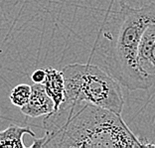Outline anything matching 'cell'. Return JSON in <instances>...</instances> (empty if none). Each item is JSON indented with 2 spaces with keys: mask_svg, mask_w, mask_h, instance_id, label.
<instances>
[{
  "mask_svg": "<svg viewBox=\"0 0 155 148\" xmlns=\"http://www.w3.org/2000/svg\"><path fill=\"white\" fill-rule=\"evenodd\" d=\"M43 124L44 136L31 148L155 147L137 138L120 114L86 101H64L57 111L45 115Z\"/></svg>",
  "mask_w": 155,
  "mask_h": 148,
  "instance_id": "cell-1",
  "label": "cell"
},
{
  "mask_svg": "<svg viewBox=\"0 0 155 148\" xmlns=\"http://www.w3.org/2000/svg\"><path fill=\"white\" fill-rule=\"evenodd\" d=\"M115 40L110 48L108 68L111 76L130 90H147L154 77L143 74L137 63L140 39L149 24H155V2L139 8L123 5Z\"/></svg>",
  "mask_w": 155,
  "mask_h": 148,
  "instance_id": "cell-2",
  "label": "cell"
},
{
  "mask_svg": "<svg viewBox=\"0 0 155 148\" xmlns=\"http://www.w3.org/2000/svg\"><path fill=\"white\" fill-rule=\"evenodd\" d=\"M65 101H86L121 114L124 98L117 80L97 66L70 64L62 70Z\"/></svg>",
  "mask_w": 155,
  "mask_h": 148,
  "instance_id": "cell-3",
  "label": "cell"
},
{
  "mask_svg": "<svg viewBox=\"0 0 155 148\" xmlns=\"http://www.w3.org/2000/svg\"><path fill=\"white\" fill-rule=\"evenodd\" d=\"M137 63L146 76L155 79V24L144 30L137 50Z\"/></svg>",
  "mask_w": 155,
  "mask_h": 148,
  "instance_id": "cell-4",
  "label": "cell"
},
{
  "mask_svg": "<svg viewBox=\"0 0 155 148\" xmlns=\"http://www.w3.org/2000/svg\"><path fill=\"white\" fill-rule=\"evenodd\" d=\"M23 114L30 117L45 116L54 111V101L46 93L43 84L31 86V96L28 103L20 107Z\"/></svg>",
  "mask_w": 155,
  "mask_h": 148,
  "instance_id": "cell-5",
  "label": "cell"
},
{
  "mask_svg": "<svg viewBox=\"0 0 155 148\" xmlns=\"http://www.w3.org/2000/svg\"><path fill=\"white\" fill-rule=\"evenodd\" d=\"M44 87L46 93L54 101V111H57L65 101V80L62 71L54 68H46Z\"/></svg>",
  "mask_w": 155,
  "mask_h": 148,
  "instance_id": "cell-6",
  "label": "cell"
},
{
  "mask_svg": "<svg viewBox=\"0 0 155 148\" xmlns=\"http://www.w3.org/2000/svg\"><path fill=\"white\" fill-rule=\"evenodd\" d=\"M24 134L35 137V133L29 126H8L0 131V148H26L27 146L23 143Z\"/></svg>",
  "mask_w": 155,
  "mask_h": 148,
  "instance_id": "cell-7",
  "label": "cell"
},
{
  "mask_svg": "<svg viewBox=\"0 0 155 148\" xmlns=\"http://www.w3.org/2000/svg\"><path fill=\"white\" fill-rule=\"evenodd\" d=\"M31 96V86L27 84H20L16 86L10 93V101L13 105L22 107L29 100Z\"/></svg>",
  "mask_w": 155,
  "mask_h": 148,
  "instance_id": "cell-8",
  "label": "cell"
},
{
  "mask_svg": "<svg viewBox=\"0 0 155 148\" xmlns=\"http://www.w3.org/2000/svg\"><path fill=\"white\" fill-rule=\"evenodd\" d=\"M46 79V71L45 69H37L32 76H31V80L34 84H43Z\"/></svg>",
  "mask_w": 155,
  "mask_h": 148,
  "instance_id": "cell-9",
  "label": "cell"
}]
</instances>
